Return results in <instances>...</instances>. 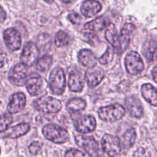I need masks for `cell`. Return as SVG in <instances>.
<instances>
[{
	"label": "cell",
	"mask_w": 157,
	"mask_h": 157,
	"mask_svg": "<svg viewBox=\"0 0 157 157\" xmlns=\"http://www.w3.org/2000/svg\"><path fill=\"white\" fill-rule=\"evenodd\" d=\"M126 114V109L119 103L101 107L98 111V115L101 120L107 123L120 120Z\"/></svg>",
	"instance_id": "obj_1"
},
{
	"label": "cell",
	"mask_w": 157,
	"mask_h": 157,
	"mask_svg": "<svg viewBox=\"0 0 157 157\" xmlns=\"http://www.w3.org/2000/svg\"><path fill=\"white\" fill-rule=\"evenodd\" d=\"M43 133L47 140L56 144L66 143L69 139V132L66 129L52 123L43 126Z\"/></svg>",
	"instance_id": "obj_2"
},
{
	"label": "cell",
	"mask_w": 157,
	"mask_h": 157,
	"mask_svg": "<svg viewBox=\"0 0 157 157\" xmlns=\"http://www.w3.org/2000/svg\"><path fill=\"white\" fill-rule=\"evenodd\" d=\"M34 107L40 113L54 114L62 109V102L52 96H44L34 101Z\"/></svg>",
	"instance_id": "obj_3"
},
{
	"label": "cell",
	"mask_w": 157,
	"mask_h": 157,
	"mask_svg": "<svg viewBox=\"0 0 157 157\" xmlns=\"http://www.w3.org/2000/svg\"><path fill=\"white\" fill-rule=\"evenodd\" d=\"M49 89L54 95L60 96L66 89V75L63 69L56 67L51 72L49 77Z\"/></svg>",
	"instance_id": "obj_4"
},
{
	"label": "cell",
	"mask_w": 157,
	"mask_h": 157,
	"mask_svg": "<svg viewBox=\"0 0 157 157\" xmlns=\"http://www.w3.org/2000/svg\"><path fill=\"white\" fill-rule=\"evenodd\" d=\"M75 140L76 144L82 148L90 156L100 157L102 155V151L99 143L93 136L78 134L75 135Z\"/></svg>",
	"instance_id": "obj_5"
},
{
	"label": "cell",
	"mask_w": 157,
	"mask_h": 157,
	"mask_svg": "<svg viewBox=\"0 0 157 157\" xmlns=\"http://www.w3.org/2000/svg\"><path fill=\"white\" fill-rule=\"evenodd\" d=\"M102 147L109 156L116 157L121 153L123 144L120 139L117 136L105 134L102 139Z\"/></svg>",
	"instance_id": "obj_6"
},
{
	"label": "cell",
	"mask_w": 157,
	"mask_h": 157,
	"mask_svg": "<svg viewBox=\"0 0 157 157\" xmlns=\"http://www.w3.org/2000/svg\"><path fill=\"white\" fill-rule=\"evenodd\" d=\"M73 124L77 132L79 133H90L96 127V119L91 115H76L73 117Z\"/></svg>",
	"instance_id": "obj_7"
},
{
	"label": "cell",
	"mask_w": 157,
	"mask_h": 157,
	"mask_svg": "<svg viewBox=\"0 0 157 157\" xmlns=\"http://www.w3.org/2000/svg\"><path fill=\"white\" fill-rule=\"evenodd\" d=\"M29 75V66L22 63H18L10 71L9 80L13 85L21 86L25 85Z\"/></svg>",
	"instance_id": "obj_8"
},
{
	"label": "cell",
	"mask_w": 157,
	"mask_h": 157,
	"mask_svg": "<svg viewBox=\"0 0 157 157\" xmlns=\"http://www.w3.org/2000/svg\"><path fill=\"white\" fill-rule=\"evenodd\" d=\"M125 66L128 73L138 75L144 69V63L140 54L135 51H131L125 59Z\"/></svg>",
	"instance_id": "obj_9"
},
{
	"label": "cell",
	"mask_w": 157,
	"mask_h": 157,
	"mask_svg": "<svg viewBox=\"0 0 157 157\" xmlns=\"http://www.w3.org/2000/svg\"><path fill=\"white\" fill-rule=\"evenodd\" d=\"M39 50L37 46L32 42H29L24 46L20 59L22 63L27 66H33L39 59Z\"/></svg>",
	"instance_id": "obj_10"
},
{
	"label": "cell",
	"mask_w": 157,
	"mask_h": 157,
	"mask_svg": "<svg viewBox=\"0 0 157 157\" xmlns=\"http://www.w3.org/2000/svg\"><path fill=\"white\" fill-rule=\"evenodd\" d=\"M3 39L6 47L11 51H17L22 45V37L19 32L13 28H9L4 32Z\"/></svg>",
	"instance_id": "obj_11"
},
{
	"label": "cell",
	"mask_w": 157,
	"mask_h": 157,
	"mask_svg": "<svg viewBox=\"0 0 157 157\" xmlns=\"http://www.w3.org/2000/svg\"><path fill=\"white\" fill-rule=\"evenodd\" d=\"M104 77H105L104 70L97 66L90 68L85 74L86 82L90 88H94L97 86L103 80Z\"/></svg>",
	"instance_id": "obj_12"
},
{
	"label": "cell",
	"mask_w": 157,
	"mask_h": 157,
	"mask_svg": "<svg viewBox=\"0 0 157 157\" xmlns=\"http://www.w3.org/2000/svg\"><path fill=\"white\" fill-rule=\"evenodd\" d=\"M27 91L32 96H36L40 94L43 88L42 77L36 72L29 74L25 82Z\"/></svg>",
	"instance_id": "obj_13"
},
{
	"label": "cell",
	"mask_w": 157,
	"mask_h": 157,
	"mask_svg": "<svg viewBox=\"0 0 157 157\" xmlns=\"http://www.w3.org/2000/svg\"><path fill=\"white\" fill-rule=\"evenodd\" d=\"M25 102H26V99L24 93H14L10 97V102L7 105V110L10 114H16L25 108Z\"/></svg>",
	"instance_id": "obj_14"
},
{
	"label": "cell",
	"mask_w": 157,
	"mask_h": 157,
	"mask_svg": "<svg viewBox=\"0 0 157 157\" xmlns=\"http://www.w3.org/2000/svg\"><path fill=\"white\" fill-rule=\"evenodd\" d=\"M136 29V26L132 23H126L123 25L121 29V33L120 36V52L121 54L127 49L132 38V34Z\"/></svg>",
	"instance_id": "obj_15"
},
{
	"label": "cell",
	"mask_w": 157,
	"mask_h": 157,
	"mask_svg": "<svg viewBox=\"0 0 157 157\" xmlns=\"http://www.w3.org/2000/svg\"><path fill=\"white\" fill-rule=\"evenodd\" d=\"M129 115L132 117L140 119L143 116V107L142 102L135 96L128 97L125 101Z\"/></svg>",
	"instance_id": "obj_16"
},
{
	"label": "cell",
	"mask_w": 157,
	"mask_h": 157,
	"mask_svg": "<svg viewBox=\"0 0 157 157\" xmlns=\"http://www.w3.org/2000/svg\"><path fill=\"white\" fill-rule=\"evenodd\" d=\"M105 29H106L105 32V39L111 44V46H113L115 52L119 53L120 48V36L118 34V32L116 30V26H115V25L113 23L109 22Z\"/></svg>",
	"instance_id": "obj_17"
},
{
	"label": "cell",
	"mask_w": 157,
	"mask_h": 157,
	"mask_svg": "<svg viewBox=\"0 0 157 157\" xmlns=\"http://www.w3.org/2000/svg\"><path fill=\"white\" fill-rule=\"evenodd\" d=\"M102 10V5L96 0H86L81 6V13L87 18L96 16Z\"/></svg>",
	"instance_id": "obj_18"
},
{
	"label": "cell",
	"mask_w": 157,
	"mask_h": 157,
	"mask_svg": "<svg viewBox=\"0 0 157 157\" xmlns=\"http://www.w3.org/2000/svg\"><path fill=\"white\" fill-rule=\"evenodd\" d=\"M69 90L72 92L79 93L83 90V79L82 78V75L78 71L72 70L69 72V81H68Z\"/></svg>",
	"instance_id": "obj_19"
},
{
	"label": "cell",
	"mask_w": 157,
	"mask_h": 157,
	"mask_svg": "<svg viewBox=\"0 0 157 157\" xmlns=\"http://www.w3.org/2000/svg\"><path fill=\"white\" fill-rule=\"evenodd\" d=\"M30 130L29 124L25 123H19L5 131L4 137L10 139H17L25 135Z\"/></svg>",
	"instance_id": "obj_20"
},
{
	"label": "cell",
	"mask_w": 157,
	"mask_h": 157,
	"mask_svg": "<svg viewBox=\"0 0 157 157\" xmlns=\"http://www.w3.org/2000/svg\"><path fill=\"white\" fill-rule=\"evenodd\" d=\"M78 62L83 66L88 68H93L97 64V59L94 53L90 49H82L79 51L78 55Z\"/></svg>",
	"instance_id": "obj_21"
},
{
	"label": "cell",
	"mask_w": 157,
	"mask_h": 157,
	"mask_svg": "<svg viewBox=\"0 0 157 157\" xmlns=\"http://www.w3.org/2000/svg\"><path fill=\"white\" fill-rule=\"evenodd\" d=\"M142 96L146 102L152 105H157V90L149 83L143 84L141 87Z\"/></svg>",
	"instance_id": "obj_22"
},
{
	"label": "cell",
	"mask_w": 157,
	"mask_h": 157,
	"mask_svg": "<svg viewBox=\"0 0 157 157\" xmlns=\"http://www.w3.org/2000/svg\"><path fill=\"white\" fill-rule=\"evenodd\" d=\"M109 23V22L105 18L101 16L85 24L84 29L91 32H101L103 29L106 28Z\"/></svg>",
	"instance_id": "obj_23"
},
{
	"label": "cell",
	"mask_w": 157,
	"mask_h": 157,
	"mask_svg": "<svg viewBox=\"0 0 157 157\" xmlns=\"http://www.w3.org/2000/svg\"><path fill=\"white\" fill-rule=\"evenodd\" d=\"M143 52L148 61H155L157 59V43L153 40L146 42L143 46Z\"/></svg>",
	"instance_id": "obj_24"
},
{
	"label": "cell",
	"mask_w": 157,
	"mask_h": 157,
	"mask_svg": "<svg viewBox=\"0 0 157 157\" xmlns=\"http://www.w3.org/2000/svg\"><path fill=\"white\" fill-rule=\"evenodd\" d=\"M86 107V102L80 98H74L68 101L66 103V108L70 113H78L83 111Z\"/></svg>",
	"instance_id": "obj_25"
},
{
	"label": "cell",
	"mask_w": 157,
	"mask_h": 157,
	"mask_svg": "<svg viewBox=\"0 0 157 157\" xmlns=\"http://www.w3.org/2000/svg\"><path fill=\"white\" fill-rule=\"evenodd\" d=\"M52 57L50 56H43L39 58L36 63V69L41 72H46L52 64Z\"/></svg>",
	"instance_id": "obj_26"
},
{
	"label": "cell",
	"mask_w": 157,
	"mask_h": 157,
	"mask_svg": "<svg viewBox=\"0 0 157 157\" xmlns=\"http://www.w3.org/2000/svg\"><path fill=\"white\" fill-rule=\"evenodd\" d=\"M136 139V132L133 128L128 129L124 133L123 136L122 144L126 148H131L135 144Z\"/></svg>",
	"instance_id": "obj_27"
},
{
	"label": "cell",
	"mask_w": 157,
	"mask_h": 157,
	"mask_svg": "<svg viewBox=\"0 0 157 157\" xmlns=\"http://www.w3.org/2000/svg\"><path fill=\"white\" fill-rule=\"evenodd\" d=\"M70 42V37L63 30L57 32L55 36V44L57 47H63L67 46Z\"/></svg>",
	"instance_id": "obj_28"
},
{
	"label": "cell",
	"mask_w": 157,
	"mask_h": 157,
	"mask_svg": "<svg viewBox=\"0 0 157 157\" xmlns=\"http://www.w3.org/2000/svg\"><path fill=\"white\" fill-rule=\"evenodd\" d=\"M13 121V116L9 113H4L0 116V133L6 131Z\"/></svg>",
	"instance_id": "obj_29"
},
{
	"label": "cell",
	"mask_w": 157,
	"mask_h": 157,
	"mask_svg": "<svg viewBox=\"0 0 157 157\" xmlns=\"http://www.w3.org/2000/svg\"><path fill=\"white\" fill-rule=\"evenodd\" d=\"M114 53L115 50L113 47H110L109 46L107 48L106 51L105 52V53L102 56L99 57L97 59L98 62H99L100 64L102 65H107L113 59V57H114Z\"/></svg>",
	"instance_id": "obj_30"
},
{
	"label": "cell",
	"mask_w": 157,
	"mask_h": 157,
	"mask_svg": "<svg viewBox=\"0 0 157 157\" xmlns=\"http://www.w3.org/2000/svg\"><path fill=\"white\" fill-rule=\"evenodd\" d=\"M65 157H87V155L78 149H71L66 151Z\"/></svg>",
	"instance_id": "obj_31"
},
{
	"label": "cell",
	"mask_w": 157,
	"mask_h": 157,
	"mask_svg": "<svg viewBox=\"0 0 157 157\" xmlns=\"http://www.w3.org/2000/svg\"><path fill=\"white\" fill-rule=\"evenodd\" d=\"M42 145L41 143H39V142H33L30 144L29 147V152H31V154L33 155H36V154L39 153L40 152V150L42 149Z\"/></svg>",
	"instance_id": "obj_32"
},
{
	"label": "cell",
	"mask_w": 157,
	"mask_h": 157,
	"mask_svg": "<svg viewBox=\"0 0 157 157\" xmlns=\"http://www.w3.org/2000/svg\"><path fill=\"white\" fill-rule=\"evenodd\" d=\"M68 20L72 24H78L82 20V18L78 13H70L68 15Z\"/></svg>",
	"instance_id": "obj_33"
},
{
	"label": "cell",
	"mask_w": 157,
	"mask_h": 157,
	"mask_svg": "<svg viewBox=\"0 0 157 157\" xmlns=\"http://www.w3.org/2000/svg\"><path fill=\"white\" fill-rule=\"evenodd\" d=\"M133 157H151V155L147 149L143 147H140L134 152Z\"/></svg>",
	"instance_id": "obj_34"
},
{
	"label": "cell",
	"mask_w": 157,
	"mask_h": 157,
	"mask_svg": "<svg viewBox=\"0 0 157 157\" xmlns=\"http://www.w3.org/2000/svg\"><path fill=\"white\" fill-rule=\"evenodd\" d=\"M7 61H8V57L6 53L0 47V68L3 67L7 63Z\"/></svg>",
	"instance_id": "obj_35"
},
{
	"label": "cell",
	"mask_w": 157,
	"mask_h": 157,
	"mask_svg": "<svg viewBox=\"0 0 157 157\" xmlns=\"http://www.w3.org/2000/svg\"><path fill=\"white\" fill-rule=\"evenodd\" d=\"M86 36L88 38V39H87L88 43H90V44H91L92 46H94V43H93L96 42V40H98V38L96 37V35L93 34V33H87V34H86Z\"/></svg>",
	"instance_id": "obj_36"
},
{
	"label": "cell",
	"mask_w": 157,
	"mask_h": 157,
	"mask_svg": "<svg viewBox=\"0 0 157 157\" xmlns=\"http://www.w3.org/2000/svg\"><path fill=\"white\" fill-rule=\"evenodd\" d=\"M6 19V13L3 10V8L0 6V22H5Z\"/></svg>",
	"instance_id": "obj_37"
},
{
	"label": "cell",
	"mask_w": 157,
	"mask_h": 157,
	"mask_svg": "<svg viewBox=\"0 0 157 157\" xmlns=\"http://www.w3.org/2000/svg\"><path fill=\"white\" fill-rule=\"evenodd\" d=\"M152 75L153 78V80L157 83V66L152 69Z\"/></svg>",
	"instance_id": "obj_38"
},
{
	"label": "cell",
	"mask_w": 157,
	"mask_h": 157,
	"mask_svg": "<svg viewBox=\"0 0 157 157\" xmlns=\"http://www.w3.org/2000/svg\"><path fill=\"white\" fill-rule=\"evenodd\" d=\"M62 2H64V3L66 4H69V3H72V2H75V0H61Z\"/></svg>",
	"instance_id": "obj_39"
},
{
	"label": "cell",
	"mask_w": 157,
	"mask_h": 157,
	"mask_svg": "<svg viewBox=\"0 0 157 157\" xmlns=\"http://www.w3.org/2000/svg\"><path fill=\"white\" fill-rule=\"evenodd\" d=\"M43 1H44V2H46V3H48V4H52V2H54V0H43Z\"/></svg>",
	"instance_id": "obj_40"
}]
</instances>
